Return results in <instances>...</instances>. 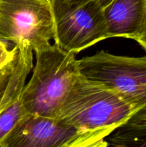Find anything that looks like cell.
Wrapping results in <instances>:
<instances>
[{"instance_id":"cell-11","label":"cell","mask_w":146,"mask_h":147,"mask_svg":"<svg viewBox=\"0 0 146 147\" xmlns=\"http://www.w3.org/2000/svg\"><path fill=\"white\" fill-rule=\"evenodd\" d=\"M18 50V45H14L12 49L9 50L6 42L0 40V67H3L11 61L16 55Z\"/></svg>"},{"instance_id":"cell-1","label":"cell","mask_w":146,"mask_h":147,"mask_svg":"<svg viewBox=\"0 0 146 147\" xmlns=\"http://www.w3.org/2000/svg\"><path fill=\"white\" fill-rule=\"evenodd\" d=\"M137 110L115 91L80 74L55 119L105 141Z\"/></svg>"},{"instance_id":"cell-14","label":"cell","mask_w":146,"mask_h":147,"mask_svg":"<svg viewBox=\"0 0 146 147\" xmlns=\"http://www.w3.org/2000/svg\"><path fill=\"white\" fill-rule=\"evenodd\" d=\"M48 1H50V4H53V2H54V1H55V0H48Z\"/></svg>"},{"instance_id":"cell-2","label":"cell","mask_w":146,"mask_h":147,"mask_svg":"<svg viewBox=\"0 0 146 147\" xmlns=\"http://www.w3.org/2000/svg\"><path fill=\"white\" fill-rule=\"evenodd\" d=\"M35 55L33 74L23 88L21 99L29 114L56 118L80 75L78 60L55 44Z\"/></svg>"},{"instance_id":"cell-9","label":"cell","mask_w":146,"mask_h":147,"mask_svg":"<svg viewBox=\"0 0 146 147\" xmlns=\"http://www.w3.org/2000/svg\"><path fill=\"white\" fill-rule=\"evenodd\" d=\"M105 141L108 146L146 147V106L135 112Z\"/></svg>"},{"instance_id":"cell-4","label":"cell","mask_w":146,"mask_h":147,"mask_svg":"<svg viewBox=\"0 0 146 147\" xmlns=\"http://www.w3.org/2000/svg\"><path fill=\"white\" fill-rule=\"evenodd\" d=\"M80 74L141 109L146 106V55L127 57L100 50L78 60Z\"/></svg>"},{"instance_id":"cell-13","label":"cell","mask_w":146,"mask_h":147,"mask_svg":"<svg viewBox=\"0 0 146 147\" xmlns=\"http://www.w3.org/2000/svg\"><path fill=\"white\" fill-rule=\"evenodd\" d=\"M95 1H97L103 8H104V7H105L106 6L108 5L113 0H95Z\"/></svg>"},{"instance_id":"cell-7","label":"cell","mask_w":146,"mask_h":147,"mask_svg":"<svg viewBox=\"0 0 146 147\" xmlns=\"http://www.w3.org/2000/svg\"><path fill=\"white\" fill-rule=\"evenodd\" d=\"M109 38L135 40L146 22V0H113L104 8Z\"/></svg>"},{"instance_id":"cell-8","label":"cell","mask_w":146,"mask_h":147,"mask_svg":"<svg viewBox=\"0 0 146 147\" xmlns=\"http://www.w3.org/2000/svg\"><path fill=\"white\" fill-rule=\"evenodd\" d=\"M14 58L0 69V110L22 91L33 67V50L27 42L19 45Z\"/></svg>"},{"instance_id":"cell-15","label":"cell","mask_w":146,"mask_h":147,"mask_svg":"<svg viewBox=\"0 0 146 147\" xmlns=\"http://www.w3.org/2000/svg\"><path fill=\"white\" fill-rule=\"evenodd\" d=\"M6 65H7V64H6ZM3 67H4V66H3ZM3 67H0V69H1V68H2Z\"/></svg>"},{"instance_id":"cell-5","label":"cell","mask_w":146,"mask_h":147,"mask_svg":"<svg viewBox=\"0 0 146 147\" xmlns=\"http://www.w3.org/2000/svg\"><path fill=\"white\" fill-rule=\"evenodd\" d=\"M54 37L48 0H0V40L14 45L27 42L35 53L51 45Z\"/></svg>"},{"instance_id":"cell-6","label":"cell","mask_w":146,"mask_h":147,"mask_svg":"<svg viewBox=\"0 0 146 147\" xmlns=\"http://www.w3.org/2000/svg\"><path fill=\"white\" fill-rule=\"evenodd\" d=\"M105 141L82 133L55 118L27 114L1 147H104Z\"/></svg>"},{"instance_id":"cell-12","label":"cell","mask_w":146,"mask_h":147,"mask_svg":"<svg viewBox=\"0 0 146 147\" xmlns=\"http://www.w3.org/2000/svg\"><path fill=\"white\" fill-rule=\"evenodd\" d=\"M135 41L137 42L140 46H142L146 51V22L145 24L144 28H143V32H142L141 34H140V36L136 39Z\"/></svg>"},{"instance_id":"cell-10","label":"cell","mask_w":146,"mask_h":147,"mask_svg":"<svg viewBox=\"0 0 146 147\" xmlns=\"http://www.w3.org/2000/svg\"><path fill=\"white\" fill-rule=\"evenodd\" d=\"M27 114L21 99V92L0 110V146Z\"/></svg>"},{"instance_id":"cell-3","label":"cell","mask_w":146,"mask_h":147,"mask_svg":"<svg viewBox=\"0 0 146 147\" xmlns=\"http://www.w3.org/2000/svg\"><path fill=\"white\" fill-rule=\"evenodd\" d=\"M54 44L77 53L108 39L104 8L95 0H55L52 4Z\"/></svg>"}]
</instances>
